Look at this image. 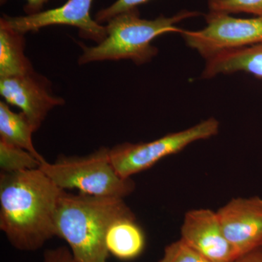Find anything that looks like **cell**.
<instances>
[{"instance_id": "12", "label": "cell", "mask_w": 262, "mask_h": 262, "mask_svg": "<svg viewBox=\"0 0 262 262\" xmlns=\"http://www.w3.org/2000/svg\"><path fill=\"white\" fill-rule=\"evenodd\" d=\"M108 253L121 260L138 257L145 246V237L136 217L122 218L108 229L106 237Z\"/></svg>"}, {"instance_id": "14", "label": "cell", "mask_w": 262, "mask_h": 262, "mask_svg": "<svg viewBox=\"0 0 262 262\" xmlns=\"http://www.w3.org/2000/svg\"><path fill=\"white\" fill-rule=\"evenodd\" d=\"M34 132L35 130L24 113H13L8 103L0 102V141L27 150L42 163L46 160L33 144Z\"/></svg>"}, {"instance_id": "15", "label": "cell", "mask_w": 262, "mask_h": 262, "mask_svg": "<svg viewBox=\"0 0 262 262\" xmlns=\"http://www.w3.org/2000/svg\"><path fill=\"white\" fill-rule=\"evenodd\" d=\"M41 163L27 150L0 141L2 173H15L39 168Z\"/></svg>"}, {"instance_id": "17", "label": "cell", "mask_w": 262, "mask_h": 262, "mask_svg": "<svg viewBox=\"0 0 262 262\" xmlns=\"http://www.w3.org/2000/svg\"><path fill=\"white\" fill-rule=\"evenodd\" d=\"M160 262H213L186 244L182 239L165 248Z\"/></svg>"}, {"instance_id": "4", "label": "cell", "mask_w": 262, "mask_h": 262, "mask_svg": "<svg viewBox=\"0 0 262 262\" xmlns=\"http://www.w3.org/2000/svg\"><path fill=\"white\" fill-rule=\"evenodd\" d=\"M110 150L103 146L86 156H61L54 163H41L39 169L63 190L76 189L82 194L123 199L133 192L135 184L117 173Z\"/></svg>"}, {"instance_id": "21", "label": "cell", "mask_w": 262, "mask_h": 262, "mask_svg": "<svg viewBox=\"0 0 262 262\" xmlns=\"http://www.w3.org/2000/svg\"><path fill=\"white\" fill-rule=\"evenodd\" d=\"M232 262H262V248L241 256Z\"/></svg>"}, {"instance_id": "8", "label": "cell", "mask_w": 262, "mask_h": 262, "mask_svg": "<svg viewBox=\"0 0 262 262\" xmlns=\"http://www.w3.org/2000/svg\"><path fill=\"white\" fill-rule=\"evenodd\" d=\"M216 213L237 258L262 248V198H233Z\"/></svg>"}, {"instance_id": "10", "label": "cell", "mask_w": 262, "mask_h": 262, "mask_svg": "<svg viewBox=\"0 0 262 262\" xmlns=\"http://www.w3.org/2000/svg\"><path fill=\"white\" fill-rule=\"evenodd\" d=\"M181 234L183 241L213 262L237 259L216 212L210 209L188 211L184 215Z\"/></svg>"}, {"instance_id": "7", "label": "cell", "mask_w": 262, "mask_h": 262, "mask_svg": "<svg viewBox=\"0 0 262 262\" xmlns=\"http://www.w3.org/2000/svg\"><path fill=\"white\" fill-rule=\"evenodd\" d=\"M94 0H67L64 4L53 9L42 10L34 15L10 16L3 15L0 23L25 34L38 32L45 27L66 25L79 29L81 37L98 43L106 37L105 26L98 23L91 16Z\"/></svg>"}, {"instance_id": "20", "label": "cell", "mask_w": 262, "mask_h": 262, "mask_svg": "<svg viewBox=\"0 0 262 262\" xmlns=\"http://www.w3.org/2000/svg\"><path fill=\"white\" fill-rule=\"evenodd\" d=\"M8 0H0V3L3 5ZM50 0H26L27 3L24 8L26 15H34L40 13L42 11L43 7Z\"/></svg>"}, {"instance_id": "2", "label": "cell", "mask_w": 262, "mask_h": 262, "mask_svg": "<svg viewBox=\"0 0 262 262\" xmlns=\"http://www.w3.org/2000/svg\"><path fill=\"white\" fill-rule=\"evenodd\" d=\"M136 217L122 198L70 194L63 191L56 214V236L70 246L76 262H106L110 227Z\"/></svg>"}, {"instance_id": "13", "label": "cell", "mask_w": 262, "mask_h": 262, "mask_svg": "<svg viewBox=\"0 0 262 262\" xmlns=\"http://www.w3.org/2000/svg\"><path fill=\"white\" fill-rule=\"evenodd\" d=\"M24 34L0 23V78L34 72L32 63L24 54Z\"/></svg>"}, {"instance_id": "6", "label": "cell", "mask_w": 262, "mask_h": 262, "mask_svg": "<svg viewBox=\"0 0 262 262\" xmlns=\"http://www.w3.org/2000/svg\"><path fill=\"white\" fill-rule=\"evenodd\" d=\"M205 19L204 28L183 29L180 34L188 47L206 61L224 52L262 43V16L236 18L227 13L208 11Z\"/></svg>"}, {"instance_id": "1", "label": "cell", "mask_w": 262, "mask_h": 262, "mask_svg": "<svg viewBox=\"0 0 262 262\" xmlns=\"http://www.w3.org/2000/svg\"><path fill=\"white\" fill-rule=\"evenodd\" d=\"M63 189L39 168L0 175V229L20 251L39 249L56 236Z\"/></svg>"}, {"instance_id": "5", "label": "cell", "mask_w": 262, "mask_h": 262, "mask_svg": "<svg viewBox=\"0 0 262 262\" xmlns=\"http://www.w3.org/2000/svg\"><path fill=\"white\" fill-rule=\"evenodd\" d=\"M220 122L214 117L194 126L146 143H124L110 149L112 164L124 179L151 168L164 158L178 153L195 141L210 139L219 134Z\"/></svg>"}, {"instance_id": "19", "label": "cell", "mask_w": 262, "mask_h": 262, "mask_svg": "<svg viewBox=\"0 0 262 262\" xmlns=\"http://www.w3.org/2000/svg\"><path fill=\"white\" fill-rule=\"evenodd\" d=\"M44 262H76L72 251L67 247L46 250L44 253Z\"/></svg>"}, {"instance_id": "16", "label": "cell", "mask_w": 262, "mask_h": 262, "mask_svg": "<svg viewBox=\"0 0 262 262\" xmlns=\"http://www.w3.org/2000/svg\"><path fill=\"white\" fill-rule=\"evenodd\" d=\"M209 11L227 14L248 13L262 16V0H208Z\"/></svg>"}, {"instance_id": "11", "label": "cell", "mask_w": 262, "mask_h": 262, "mask_svg": "<svg viewBox=\"0 0 262 262\" xmlns=\"http://www.w3.org/2000/svg\"><path fill=\"white\" fill-rule=\"evenodd\" d=\"M244 72L262 78V43L224 52L206 60L202 78Z\"/></svg>"}, {"instance_id": "9", "label": "cell", "mask_w": 262, "mask_h": 262, "mask_svg": "<svg viewBox=\"0 0 262 262\" xmlns=\"http://www.w3.org/2000/svg\"><path fill=\"white\" fill-rule=\"evenodd\" d=\"M0 94L7 103L21 110L35 131L51 110L65 103L63 98L52 95L49 80L35 72L0 78Z\"/></svg>"}, {"instance_id": "3", "label": "cell", "mask_w": 262, "mask_h": 262, "mask_svg": "<svg viewBox=\"0 0 262 262\" xmlns=\"http://www.w3.org/2000/svg\"><path fill=\"white\" fill-rule=\"evenodd\" d=\"M201 15L200 12L184 10L172 16L161 15L148 20L141 18L138 8L120 13L105 26L106 37L102 42L94 47L80 43L83 53L79 58V64L119 60L145 64L158 55V48L151 44L155 38L168 33L180 34L183 29L177 24Z\"/></svg>"}, {"instance_id": "18", "label": "cell", "mask_w": 262, "mask_h": 262, "mask_svg": "<svg viewBox=\"0 0 262 262\" xmlns=\"http://www.w3.org/2000/svg\"><path fill=\"white\" fill-rule=\"evenodd\" d=\"M149 1L151 0H117L107 8L100 10L96 13L95 20L101 24L107 23L116 15L138 8V7Z\"/></svg>"}]
</instances>
